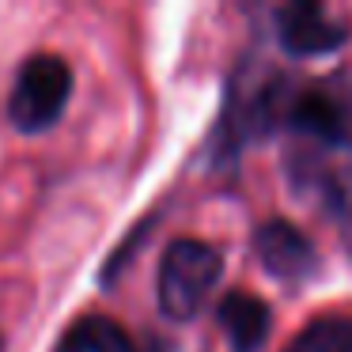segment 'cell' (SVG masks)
I'll use <instances>...</instances> for the list:
<instances>
[{"instance_id":"6da1fadb","label":"cell","mask_w":352,"mask_h":352,"mask_svg":"<svg viewBox=\"0 0 352 352\" xmlns=\"http://www.w3.org/2000/svg\"><path fill=\"white\" fill-rule=\"evenodd\" d=\"M223 276V254L212 243L201 239H175L163 250L160 276H155V296L160 311L170 322H190L201 314L208 296L216 292Z\"/></svg>"},{"instance_id":"7a4b0ae2","label":"cell","mask_w":352,"mask_h":352,"mask_svg":"<svg viewBox=\"0 0 352 352\" xmlns=\"http://www.w3.org/2000/svg\"><path fill=\"white\" fill-rule=\"evenodd\" d=\"M72 99V69L57 54H34L23 61L8 99V122L19 133H42L65 114Z\"/></svg>"},{"instance_id":"3957f363","label":"cell","mask_w":352,"mask_h":352,"mask_svg":"<svg viewBox=\"0 0 352 352\" xmlns=\"http://www.w3.org/2000/svg\"><path fill=\"white\" fill-rule=\"evenodd\" d=\"M349 38V23L333 19L322 4H311V0H299L276 12V42L288 57H326L344 50Z\"/></svg>"},{"instance_id":"277c9868","label":"cell","mask_w":352,"mask_h":352,"mask_svg":"<svg viewBox=\"0 0 352 352\" xmlns=\"http://www.w3.org/2000/svg\"><path fill=\"white\" fill-rule=\"evenodd\" d=\"M254 254L276 280H311L318 273L314 243L288 220H269L254 231Z\"/></svg>"},{"instance_id":"5b68a950","label":"cell","mask_w":352,"mask_h":352,"mask_svg":"<svg viewBox=\"0 0 352 352\" xmlns=\"http://www.w3.org/2000/svg\"><path fill=\"white\" fill-rule=\"evenodd\" d=\"M216 322L228 333L231 352H261L269 341V329H273V311L261 296L254 292H228L216 307Z\"/></svg>"},{"instance_id":"8992f818","label":"cell","mask_w":352,"mask_h":352,"mask_svg":"<svg viewBox=\"0 0 352 352\" xmlns=\"http://www.w3.org/2000/svg\"><path fill=\"white\" fill-rule=\"evenodd\" d=\"M57 352H140L122 322L110 314H84L65 329Z\"/></svg>"},{"instance_id":"52a82bcc","label":"cell","mask_w":352,"mask_h":352,"mask_svg":"<svg viewBox=\"0 0 352 352\" xmlns=\"http://www.w3.org/2000/svg\"><path fill=\"white\" fill-rule=\"evenodd\" d=\"M284 352H352V314H322L307 322Z\"/></svg>"},{"instance_id":"ba28073f","label":"cell","mask_w":352,"mask_h":352,"mask_svg":"<svg viewBox=\"0 0 352 352\" xmlns=\"http://www.w3.org/2000/svg\"><path fill=\"white\" fill-rule=\"evenodd\" d=\"M0 352H4V341H0Z\"/></svg>"}]
</instances>
